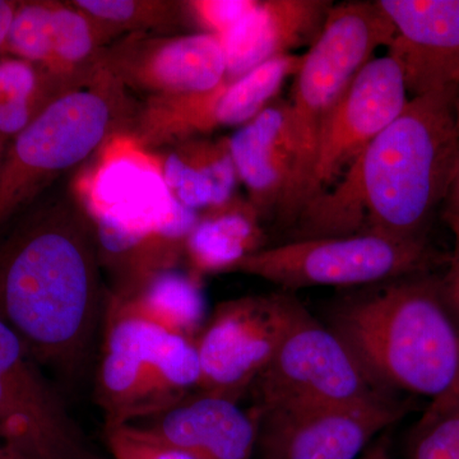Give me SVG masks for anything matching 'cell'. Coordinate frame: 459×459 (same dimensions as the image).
I'll use <instances>...</instances> for the list:
<instances>
[{
	"mask_svg": "<svg viewBox=\"0 0 459 459\" xmlns=\"http://www.w3.org/2000/svg\"><path fill=\"white\" fill-rule=\"evenodd\" d=\"M394 32L377 0L333 4L322 32L303 56L287 102L300 166L299 216L309 204L323 126L359 72L376 57V51L391 45Z\"/></svg>",
	"mask_w": 459,
	"mask_h": 459,
	"instance_id": "cell-6",
	"label": "cell"
},
{
	"mask_svg": "<svg viewBox=\"0 0 459 459\" xmlns=\"http://www.w3.org/2000/svg\"><path fill=\"white\" fill-rule=\"evenodd\" d=\"M238 180L263 219L294 226L300 212V166L289 104L273 101L229 138Z\"/></svg>",
	"mask_w": 459,
	"mask_h": 459,
	"instance_id": "cell-15",
	"label": "cell"
},
{
	"mask_svg": "<svg viewBox=\"0 0 459 459\" xmlns=\"http://www.w3.org/2000/svg\"><path fill=\"white\" fill-rule=\"evenodd\" d=\"M252 411L397 400L327 325L305 313L252 385Z\"/></svg>",
	"mask_w": 459,
	"mask_h": 459,
	"instance_id": "cell-8",
	"label": "cell"
},
{
	"mask_svg": "<svg viewBox=\"0 0 459 459\" xmlns=\"http://www.w3.org/2000/svg\"><path fill=\"white\" fill-rule=\"evenodd\" d=\"M17 4L13 0H0V57L4 54L5 38Z\"/></svg>",
	"mask_w": 459,
	"mask_h": 459,
	"instance_id": "cell-30",
	"label": "cell"
},
{
	"mask_svg": "<svg viewBox=\"0 0 459 459\" xmlns=\"http://www.w3.org/2000/svg\"><path fill=\"white\" fill-rule=\"evenodd\" d=\"M95 23L102 42L124 33L169 31L186 20L184 2L170 0H74Z\"/></svg>",
	"mask_w": 459,
	"mask_h": 459,
	"instance_id": "cell-22",
	"label": "cell"
},
{
	"mask_svg": "<svg viewBox=\"0 0 459 459\" xmlns=\"http://www.w3.org/2000/svg\"><path fill=\"white\" fill-rule=\"evenodd\" d=\"M457 117H458V128H459V95L457 99Z\"/></svg>",
	"mask_w": 459,
	"mask_h": 459,
	"instance_id": "cell-33",
	"label": "cell"
},
{
	"mask_svg": "<svg viewBox=\"0 0 459 459\" xmlns=\"http://www.w3.org/2000/svg\"><path fill=\"white\" fill-rule=\"evenodd\" d=\"M107 299L95 230L78 199L41 208L0 244V322L41 367L65 377L83 369Z\"/></svg>",
	"mask_w": 459,
	"mask_h": 459,
	"instance_id": "cell-2",
	"label": "cell"
},
{
	"mask_svg": "<svg viewBox=\"0 0 459 459\" xmlns=\"http://www.w3.org/2000/svg\"><path fill=\"white\" fill-rule=\"evenodd\" d=\"M99 161L78 184L77 199L92 222L138 237L162 234L186 246L172 217L171 197L159 160L129 135L117 134L98 151Z\"/></svg>",
	"mask_w": 459,
	"mask_h": 459,
	"instance_id": "cell-11",
	"label": "cell"
},
{
	"mask_svg": "<svg viewBox=\"0 0 459 459\" xmlns=\"http://www.w3.org/2000/svg\"><path fill=\"white\" fill-rule=\"evenodd\" d=\"M174 146L190 165L211 181L216 190L217 205L234 197L238 177L230 152L229 138L219 141L192 138Z\"/></svg>",
	"mask_w": 459,
	"mask_h": 459,
	"instance_id": "cell-25",
	"label": "cell"
},
{
	"mask_svg": "<svg viewBox=\"0 0 459 459\" xmlns=\"http://www.w3.org/2000/svg\"><path fill=\"white\" fill-rule=\"evenodd\" d=\"M195 341L170 333L108 294L96 398L105 429L152 418L198 388Z\"/></svg>",
	"mask_w": 459,
	"mask_h": 459,
	"instance_id": "cell-5",
	"label": "cell"
},
{
	"mask_svg": "<svg viewBox=\"0 0 459 459\" xmlns=\"http://www.w3.org/2000/svg\"><path fill=\"white\" fill-rule=\"evenodd\" d=\"M0 459H22L13 449L9 448L7 444L0 439Z\"/></svg>",
	"mask_w": 459,
	"mask_h": 459,
	"instance_id": "cell-32",
	"label": "cell"
},
{
	"mask_svg": "<svg viewBox=\"0 0 459 459\" xmlns=\"http://www.w3.org/2000/svg\"><path fill=\"white\" fill-rule=\"evenodd\" d=\"M410 459H459V383L430 402L416 424Z\"/></svg>",
	"mask_w": 459,
	"mask_h": 459,
	"instance_id": "cell-24",
	"label": "cell"
},
{
	"mask_svg": "<svg viewBox=\"0 0 459 459\" xmlns=\"http://www.w3.org/2000/svg\"><path fill=\"white\" fill-rule=\"evenodd\" d=\"M0 439L22 459H96L41 365L3 322Z\"/></svg>",
	"mask_w": 459,
	"mask_h": 459,
	"instance_id": "cell-10",
	"label": "cell"
},
{
	"mask_svg": "<svg viewBox=\"0 0 459 459\" xmlns=\"http://www.w3.org/2000/svg\"><path fill=\"white\" fill-rule=\"evenodd\" d=\"M261 221L252 204L237 195L199 212L184 249L189 273L202 280L207 274L237 270L247 256L264 249Z\"/></svg>",
	"mask_w": 459,
	"mask_h": 459,
	"instance_id": "cell-19",
	"label": "cell"
},
{
	"mask_svg": "<svg viewBox=\"0 0 459 459\" xmlns=\"http://www.w3.org/2000/svg\"><path fill=\"white\" fill-rule=\"evenodd\" d=\"M54 2H18L9 25L3 56L26 60L40 69L47 68L53 50Z\"/></svg>",
	"mask_w": 459,
	"mask_h": 459,
	"instance_id": "cell-23",
	"label": "cell"
},
{
	"mask_svg": "<svg viewBox=\"0 0 459 459\" xmlns=\"http://www.w3.org/2000/svg\"><path fill=\"white\" fill-rule=\"evenodd\" d=\"M453 235V250L448 258V270L440 277L444 298L459 323V214L443 213Z\"/></svg>",
	"mask_w": 459,
	"mask_h": 459,
	"instance_id": "cell-28",
	"label": "cell"
},
{
	"mask_svg": "<svg viewBox=\"0 0 459 459\" xmlns=\"http://www.w3.org/2000/svg\"><path fill=\"white\" fill-rule=\"evenodd\" d=\"M407 402L255 412L262 459H355L376 435L404 416Z\"/></svg>",
	"mask_w": 459,
	"mask_h": 459,
	"instance_id": "cell-12",
	"label": "cell"
},
{
	"mask_svg": "<svg viewBox=\"0 0 459 459\" xmlns=\"http://www.w3.org/2000/svg\"><path fill=\"white\" fill-rule=\"evenodd\" d=\"M101 65L126 89L151 96L207 92L226 78L221 42L204 32L170 38L126 35L105 48Z\"/></svg>",
	"mask_w": 459,
	"mask_h": 459,
	"instance_id": "cell-14",
	"label": "cell"
},
{
	"mask_svg": "<svg viewBox=\"0 0 459 459\" xmlns=\"http://www.w3.org/2000/svg\"><path fill=\"white\" fill-rule=\"evenodd\" d=\"M138 107L101 65L92 83L54 100L0 156V225L50 181L110 138L126 134Z\"/></svg>",
	"mask_w": 459,
	"mask_h": 459,
	"instance_id": "cell-4",
	"label": "cell"
},
{
	"mask_svg": "<svg viewBox=\"0 0 459 459\" xmlns=\"http://www.w3.org/2000/svg\"><path fill=\"white\" fill-rule=\"evenodd\" d=\"M458 87L412 98L365 148L336 189L313 199L296 220L294 240L374 232L428 240L446 201L459 146Z\"/></svg>",
	"mask_w": 459,
	"mask_h": 459,
	"instance_id": "cell-1",
	"label": "cell"
},
{
	"mask_svg": "<svg viewBox=\"0 0 459 459\" xmlns=\"http://www.w3.org/2000/svg\"><path fill=\"white\" fill-rule=\"evenodd\" d=\"M307 312L286 291L243 296L220 304L195 338L201 394L238 402Z\"/></svg>",
	"mask_w": 459,
	"mask_h": 459,
	"instance_id": "cell-9",
	"label": "cell"
},
{
	"mask_svg": "<svg viewBox=\"0 0 459 459\" xmlns=\"http://www.w3.org/2000/svg\"><path fill=\"white\" fill-rule=\"evenodd\" d=\"M394 26L388 56L410 99L459 89V0H379Z\"/></svg>",
	"mask_w": 459,
	"mask_h": 459,
	"instance_id": "cell-16",
	"label": "cell"
},
{
	"mask_svg": "<svg viewBox=\"0 0 459 459\" xmlns=\"http://www.w3.org/2000/svg\"><path fill=\"white\" fill-rule=\"evenodd\" d=\"M104 42L95 23L71 2H54L53 50L42 69L69 91L92 83L101 68Z\"/></svg>",
	"mask_w": 459,
	"mask_h": 459,
	"instance_id": "cell-21",
	"label": "cell"
},
{
	"mask_svg": "<svg viewBox=\"0 0 459 459\" xmlns=\"http://www.w3.org/2000/svg\"><path fill=\"white\" fill-rule=\"evenodd\" d=\"M443 213L459 214V146L455 155V166H453L451 181H449L448 192L444 201Z\"/></svg>",
	"mask_w": 459,
	"mask_h": 459,
	"instance_id": "cell-29",
	"label": "cell"
},
{
	"mask_svg": "<svg viewBox=\"0 0 459 459\" xmlns=\"http://www.w3.org/2000/svg\"><path fill=\"white\" fill-rule=\"evenodd\" d=\"M126 427L192 459H253L258 443L252 411L207 394L186 395L170 409Z\"/></svg>",
	"mask_w": 459,
	"mask_h": 459,
	"instance_id": "cell-17",
	"label": "cell"
},
{
	"mask_svg": "<svg viewBox=\"0 0 459 459\" xmlns=\"http://www.w3.org/2000/svg\"><path fill=\"white\" fill-rule=\"evenodd\" d=\"M108 295L133 313L190 340L195 341L205 323L202 280L190 273L161 272L132 294Z\"/></svg>",
	"mask_w": 459,
	"mask_h": 459,
	"instance_id": "cell-20",
	"label": "cell"
},
{
	"mask_svg": "<svg viewBox=\"0 0 459 459\" xmlns=\"http://www.w3.org/2000/svg\"><path fill=\"white\" fill-rule=\"evenodd\" d=\"M333 4L325 0H255L246 16L219 38L225 81L238 80L268 60L310 47Z\"/></svg>",
	"mask_w": 459,
	"mask_h": 459,
	"instance_id": "cell-18",
	"label": "cell"
},
{
	"mask_svg": "<svg viewBox=\"0 0 459 459\" xmlns=\"http://www.w3.org/2000/svg\"><path fill=\"white\" fill-rule=\"evenodd\" d=\"M327 322L391 391L433 402L458 385L459 323L433 273L343 296L332 305Z\"/></svg>",
	"mask_w": 459,
	"mask_h": 459,
	"instance_id": "cell-3",
	"label": "cell"
},
{
	"mask_svg": "<svg viewBox=\"0 0 459 459\" xmlns=\"http://www.w3.org/2000/svg\"><path fill=\"white\" fill-rule=\"evenodd\" d=\"M444 258L429 240H397L374 232L349 237L304 238L264 247L237 267V272L282 287H367L433 273Z\"/></svg>",
	"mask_w": 459,
	"mask_h": 459,
	"instance_id": "cell-7",
	"label": "cell"
},
{
	"mask_svg": "<svg viewBox=\"0 0 459 459\" xmlns=\"http://www.w3.org/2000/svg\"><path fill=\"white\" fill-rule=\"evenodd\" d=\"M107 443L114 459H192L169 446L144 439L128 427L107 429Z\"/></svg>",
	"mask_w": 459,
	"mask_h": 459,
	"instance_id": "cell-27",
	"label": "cell"
},
{
	"mask_svg": "<svg viewBox=\"0 0 459 459\" xmlns=\"http://www.w3.org/2000/svg\"><path fill=\"white\" fill-rule=\"evenodd\" d=\"M255 0H190L184 2L186 18H190L202 32L221 38L237 25Z\"/></svg>",
	"mask_w": 459,
	"mask_h": 459,
	"instance_id": "cell-26",
	"label": "cell"
},
{
	"mask_svg": "<svg viewBox=\"0 0 459 459\" xmlns=\"http://www.w3.org/2000/svg\"><path fill=\"white\" fill-rule=\"evenodd\" d=\"M391 442L388 434H383L377 442L371 444L369 451L365 453L362 459H391Z\"/></svg>",
	"mask_w": 459,
	"mask_h": 459,
	"instance_id": "cell-31",
	"label": "cell"
},
{
	"mask_svg": "<svg viewBox=\"0 0 459 459\" xmlns=\"http://www.w3.org/2000/svg\"><path fill=\"white\" fill-rule=\"evenodd\" d=\"M409 100L400 66L388 54L359 72L323 126L309 204L400 117Z\"/></svg>",
	"mask_w": 459,
	"mask_h": 459,
	"instance_id": "cell-13",
	"label": "cell"
}]
</instances>
